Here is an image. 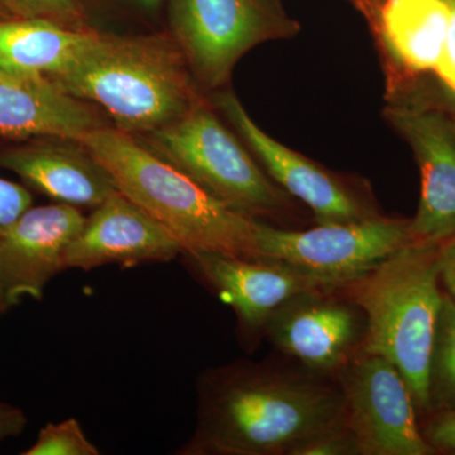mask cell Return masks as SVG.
<instances>
[{"instance_id": "2e32d148", "label": "cell", "mask_w": 455, "mask_h": 455, "mask_svg": "<svg viewBox=\"0 0 455 455\" xmlns=\"http://www.w3.org/2000/svg\"><path fill=\"white\" fill-rule=\"evenodd\" d=\"M107 125L98 107L71 97L50 79L0 71V136L82 140Z\"/></svg>"}, {"instance_id": "e0dca14e", "label": "cell", "mask_w": 455, "mask_h": 455, "mask_svg": "<svg viewBox=\"0 0 455 455\" xmlns=\"http://www.w3.org/2000/svg\"><path fill=\"white\" fill-rule=\"evenodd\" d=\"M98 33L37 18L0 20V71L52 79L76 62Z\"/></svg>"}, {"instance_id": "d6986e66", "label": "cell", "mask_w": 455, "mask_h": 455, "mask_svg": "<svg viewBox=\"0 0 455 455\" xmlns=\"http://www.w3.org/2000/svg\"><path fill=\"white\" fill-rule=\"evenodd\" d=\"M427 392L431 414L455 410V302L445 291L431 347Z\"/></svg>"}, {"instance_id": "ac0fdd59", "label": "cell", "mask_w": 455, "mask_h": 455, "mask_svg": "<svg viewBox=\"0 0 455 455\" xmlns=\"http://www.w3.org/2000/svg\"><path fill=\"white\" fill-rule=\"evenodd\" d=\"M381 33L395 61L410 73L435 71L447 40L448 0H382Z\"/></svg>"}, {"instance_id": "ba28073f", "label": "cell", "mask_w": 455, "mask_h": 455, "mask_svg": "<svg viewBox=\"0 0 455 455\" xmlns=\"http://www.w3.org/2000/svg\"><path fill=\"white\" fill-rule=\"evenodd\" d=\"M344 424L361 455H431L403 374L388 359L355 353L340 368Z\"/></svg>"}, {"instance_id": "7a4b0ae2", "label": "cell", "mask_w": 455, "mask_h": 455, "mask_svg": "<svg viewBox=\"0 0 455 455\" xmlns=\"http://www.w3.org/2000/svg\"><path fill=\"white\" fill-rule=\"evenodd\" d=\"M71 97L101 108L133 137L163 128L204 103L171 35L98 33L75 64L50 79Z\"/></svg>"}, {"instance_id": "4fadbf2b", "label": "cell", "mask_w": 455, "mask_h": 455, "mask_svg": "<svg viewBox=\"0 0 455 455\" xmlns=\"http://www.w3.org/2000/svg\"><path fill=\"white\" fill-rule=\"evenodd\" d=\"M182 247L158 221L119 193L104 200L86 218L66 252V268L83 271L101 266L123 267L142 263L170 262Z\"/></svg>"}, {"instance_id": "f546056e", "label": "cell", "mask_w": 455, "mask_h": 455, "mask_svg": "<svg viewBox=\"0 0 455 455\" xmlns=\"http://www.w3.org/2000/svg\"><path fill=\"white\" fill-rule=\"evenodd\" d=\"M5 16H8V14L5 13L4 11H3L2 7H0V20H2V18H4Z\"/></svg>"}, {"instance_id": "30bf717a", "label": "cell", "mask_w": 455, "mask_h": 455, "mask_svg": "<svg viewBox=\"0 0 455 455\" xmlns=\"http://www.w3.org/2000/svg\"><path fill=\"white\" fill-rule=\"evenodd\" d=\"M386 116L414 152L421 175L412 242L442 244L455 235V119L415 99H395Z\"/></svg>"}, {"instance_id": "83f0119b", "label": "cell", "mask_w": 455, "mask_h": 455, "mask_svg": "<svg viewBox=\"0 0 455 455\" xmlns=\"http://www.w3.org/2000/svg\"><path fill=\"white\" fill-rule=\"evenodd\" d=\"M119 2L130 5L132 8L139 9V11L146 12V13H152L160 8L164 0H119Z\"/></svg>"}, {"instance_id": "44dd1931", "label": "cell", "mask_w": 455, "mask_h": 455, "mask_svg": "<svg viewBox=\"0 0 455 455\" xmlns=\"http://www.w3.org/2000/svg\"><path fill=\"white\" fill-rule=\"evenodd\" d=\"M23 455H99L100 451L84 433L75 418L42 427L32 447Z\"/></svg>"}, {"instance_id": "f1b7e54d", "label": "cell", "mask_w": 455, "mask_h": 455, "mask_svg": "<svg viewBox=\"0 0 455 455\" xmlns=\"http://www.w3.org/2000/svg\"><path fill=\"white\" fill-rule=\"evenodd\" d=\"M9 307H9L4 292H3L2 287H0V315H2L3 313H5Z\"/></svg>"}, {"instance_id": "7402d4cb", "label": "cell", "mask_w": 455, "mask_h": 455, "mask_svg": "<svg viewBox=\"0 0 455 455\" xmlns=\"http://www.w3.org/2000/svg\"><path fill=\"white\" fill-rule=\"evenodd\" d=\"M291 455H361L346 424L323 431L293 449Z\"/></svg>"}, {"instance_id": "603a6c76", "label": "cell", "mask_w": 455, "mask_h": 455, "mask_svg": "<svg viewBox=\"0 0 455 455\" xmlns=\"http://www.w3.org/2000/svg\"><path fill=\"white\" fill-rule=\"evenodd\" d=\"M32 204L31 193L26 188L0 179V236L8 232Z\"/></svg>"}, {"instance_id": "9a60e30c", "label": "cell", "mask_w": 455, "mask_h": 455, "mask_svg": "<svg viewBox=\"0 0 455 455\" xmlns=\"http://www.w3.org/2000/svg\"><path fill=\"white\" fill-rule=\"evenodd\" d=\"M0 169L55 202L79 209L97 208L118 191L106 167L76 139L42 137L0 149Z\"/></svg>"}, {"instance_id": "3957f363", "label": "cell", "mask_w": 455, "mask_h": 455, "mask_svg": "<svg viewBox=\"0 0 455 455\" xmlns=\"http://www.w3.org/2000/svg\"><path fill=\"white\" fill-rule=\"evenodd\" d=\"M80 140L106 167L119 193L169 230L182 252L253 259L259 220L220 202L113 125L90 132Z\"/></svg>"}, {"instance_id": "d4e9b609", "label": "cell", "mask_w": 455, "mask_h": 455, "mask_svg": "<svg viewBox=\"0 0 455 455\" xmlns=\"http://www.w3.org/2000/svg\"><path fill=\"white\" fill-rule=\"evenodd\" d=\"M448 3L451 7V22H449L447 40L434 73L438 75L439 79L455 97V0H448Z\"/></svg>"}, {"instance_id": "5b68a950", "label": "cell", "mask_w": 455, "mask_h": 455, "mask_svg": "<svg viewBox=\"0 0 455 455\" xmlns=\"http://www.w3.org/2000/svg\"><path fill=\"white\" fill-rule=\"evenodd\" d=\"M134 139L248 217H283L291 209L289 194L260 169L206 101L178 121Z\"/></svg>"}, {"instance_id": "6da1fadb", "label": "cell", "mask_w": 455, "mask_h": 455, "mask_svg": "<svg viewBox=\"0 0 455 455\" xmlns=\"http://www.w3.org/2000/svg\"><path fill=\"white\" fill-rule=\"evenodd\" d=\"M196 433L181 455H291L344 424L340 390L262 367L230 366L199 381Z\"/></svg>"}, {"instance_id": "8992f818", "label": "cell", "mask_w": 455, "mask_h": 455, "mask_svg": "<svg viewBox=\"0 0 455 455\" xmlns=\"http://www.w3.org/2000/svg\"><path fill=\"white\" fill-rule=\"evenodd\" d=\"M167 14L191 73L209 89L226 85L253 47L299 31L283 0H169Z\"/></svg>"}, {"instance_id": "8fae6325", "label": "cell", "mask_w": 455, "mask_h": 455, "mask_svg": "<svg viewBox=\"0 0 455 455\" xmlns=\"http://www.w3.org/2000/svg\"><path fill=\"white\" fill-rule=\"evenodd\" d=\"M331 295L316 290L299 293L272 314L265 328L278 349L320 372L348 363L366 329L353 302L335 300Z\"/></svg>"}, {"instance_id": "484cf974", "label": "cell", "mask_w": 455, "mask_h": 455, "mask_svg": "<svg viewBox=\"0 0 455 455\" xmlns=\"http://www.w3.org/2000/svg\"><path fill=\"white\" fill-rule=\"evenodd\" d=\"M440 281L455 302V235L440 244Z\"/></svg>"}, {"instance_id": "ffe728a7", "label": "cell", "mask_w": 455, "mask_h": 455, "mask_svg": "<svg viewBox=\"0 0 455 455\" xmlns=\"http://www.w3.org/2000/svg\"><path fill=\"white\" fill-rule=\"evenodd\" d=\"M0 7L13 18H37L80 31L92 29L80 0H0Z\"/></svg>"}, {"instance_id": "4316f807", "label": "cell", "mask_w": 455, "mask_h": 455, "mask_svg": "<svg viewBox=\"0 0 455 455\" xmlns=\"http://www.w3.org/2000/svg\"><path fill=\"white\" fill-rule=\"evenodd\" d=\"M26 425L27 418L22 410L0 403V442L20 435Z\"/></svg>"}, {"instance_id": "7c38bea8", "label": "cell", "mask_w": 455, "mask_h": 455, "mask_svg": "<svg viewBox=\"0 0 455 455\" xmlns=\"http://www.w3.org/2000/svg\"><path fill=\"white\" fill-rule=\"evenodd\" d=\"M85 220L68 204L31 206L0 236V287L9 307L25 296L41 300L50 281L68 269L66 252Z\"/></svg>"}, {"instance_id": "52a82bcc", "label": "cell", "mask_w": 455, "mask_h": 455, "mask_svg": "<svg viewBox=\"0 0 455 455\" xmlns=\"http://www.w3.org/2000/svg\"><path fill=\"white\" fill-rule=\"evenodd\" d=\"M410 220L379 217L280 229L257 221L253 259L278 260L335 292L411 243Z\"/></svg>"}, {"instance_id": "5bb4252c", "label": "cell", "mask_w": 455, "mask_h": 455, "mask_svg": "<svg viewBox=\"0 0 455 455\" xmlns=\"http://www.w3.org/2000/svg\"><path fill=\"white\" fill-rule=\"evenodd\" d=\"M181 256L235 309L245 333L265 331L272 314L293 296L314 290L328 291L315 278L278 260L218 252Z\"/></svg>"}, {"instance_id": "277c9868", "label": "cell", "mask_w": 455, "mask_h": 455, "mask_svg": "<svg viewBox=\"0 0 455 455\" xmlns=\"http://www.w3.org/2000/svg\"><path fill=\"white\" fill-rule=\"evenodd\" d=\"M439 248L411 242L341 289L366 319L357 353L394 363L423 414L429 412L431 347L444 293Z\"/></svg>"}, {"instance_id": "9c48e42d", "label": "cell", "mask_w": 455, "mask_h": 455, "mask_svg": "<svg viewBox=\"0 0 455 455\" xmlns=\"http://www.w3.org/2000/svg\"><path fill=\"white\" fill-rule=\"evenodd\" d=\"M212 104L233 125L269 178L289 196L309 206L316 224L348 223L379 217L373 204L347 180L260 130L235 92H220L212 99Z\"/></svg>"}, {"instance_id": "cb8c5ba5", "label": "cell", "mask_w": 455, "mask_h": 455, "mask_svg": "<svg viewBox=\"0 0 455 455\" xmlns=\"http://www.w3.org/2000/svg\"><path fill=\"white\" fill-rule=\"evenodd\" d=\"M423 434L435 451L455 454V410L433 414Z\"/></svg>"}]
</instances>
